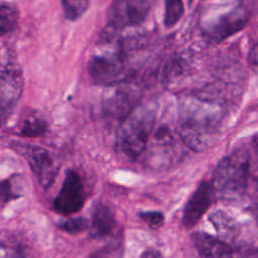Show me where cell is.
Returning <instances> with one entry per match:
<instances>
[{
  "instance_id": "obj_1",
  "label": "cell",
  "mask_w": 258,
  "mask_h": 258,
  "mask_svg": "<svg viewBox=\"0 0 258 258\" xmlns=\"http://www.w3.org/2000/svg\"><path fill=\"white\" fill-rule=\"evenodd\" d=\"M223 115L220 98L206 93L187 96L178 109L179 137L191 150H206L217 138Z\"/></svg>"
},
{
  "instance_id": "obj_2",
  "label": "cell",
  "mask_w": 258,
  "mask_h": 258,
  "mask_svg": "<svg viewBox=\"0 0 258 258\" xmlns=\"http://www.w3.org/2000/svg\"><path fill=\"white\" fill-rule=\"evenodd\" d=\"M156 111L153 103L138 105L120 124L116 144L121 155L134 160L143 153L154 129Z\"/></svg>"
},
{
  "instance_id": "obj_3",
  "label": "cell",
  "mask_w": 258,
  "mask_h": 258,
  "mask_svg": "<svg viewBox=\"0 0 258 258\" xmlns=\"http://www.w3.org/2000/svg\"><path fill=\"white\" fill-rule=\"evenodd\" d=\"M250 156L247 150L237 148L223 157L214 175L215 192L224 200H234L243 195L247 187Z\"/></svg>"
},
{
  "instance_id": "obj_4",
  "label": "cell",
  "mask_w": 258,
  "mask_h": 258,
  "mask_svg": "<svg viewBox=\"0 0 258 258\" xmlns=\"http://www.w3.org/2000/svg\"><path fill=\"white\" fill-rule=\"evenodd\" d=\"M102 101V112L110 122L122 123L138 106L142 96L141 86L131 79L108 86Z\"/></svg>"
},
{
  "instance_id": "obj_5",
  "label": "cell",
  "mask_w": 258,
  "mask_h": 258,
  "mask_svg": "<svg viewBox=\"0 0 258 258\" xmlns=\"http://www.w3.org/2000/svg\"><path fill=\"white\" fill-rule=\"evenodd\" d=\"M10 146L27 161L39 185L47 188L53 183L59 169V163L51 152L38 145L25 142L13 141Z\"/></svg>"
},
{
  "instance_id": "obj_6",
  "label": "cell",
  "mask_w": 258,
  "mask_h": 258,
  "mask_svg": "<svg viewBox=\"0 0 258 258\" xmlns=\"http://www.w3.org/2000/svg\"><path fill=\"white\" fill-rule=\"evenodd\" d=\"M88 72L95 83L112 86L129 78L121 52H106L94 55L88 63Z\"/></svg>"
},
{
  "instance_id": "obj_7",
  "label": "cell",
  "mask_w": 258,
  "mask_h": 258,
  "mask_svg": "<svg viewBox=\"0 0 258 258\" xmlns=\"http://www.w3.org/2000/svg\"><path fill=\"white\" fill-rule=\"evenodd\" d=\"M150 12L148 0H114L109 11V27L116 31L143 23Z\"/></svg>"
},
{
  "instance_id": "obj_8",
  "label": "cell",
  "mask_w": 258,
  "mask_h": 258,
  "mask_svg": "<svg viewBox=\"0 0 258 258\" xmlns=\"http://www.w3.org/2000/svg\"><path fill=\"white\" fill-rule=\"evenodd\" d=\"M23 88V78L21 70L12 61L2 64L1 85H0V105L2 124L10 117Z\"/></svg>"
},
{
  "instance_id": "obj_9",
  "label": "cell",
  "mask_w": 258,
  "mask_h": 258,
  "mask_svg": "<svg viewBox=\"0 0 258 258\" xmlns=\"http://www.w3.org/2000/svg\"><path fill=\"white\" fill-rule=\"evenodd\" d=\"M85 203V188L79 173L68 169L61 187L53 201V209L64 216L76 214Z\"/></svg>"
},
{
  "instance_id": "obj_10",
  "label": "cell",
  "mask_w": 258,
  "mask_h": 258,
  "mask_svg": "<svg viewBox=\"0 0 258 258\" xmlns=\"http://www.w3.org/2000/svg\"><path fill=\"white\" fill-rule=\"evenodd\" d=\"M249 13L241 4L219 15L210 24H207L204 32L211 40L221 41L241 30L247 23Z\"/></svg>"
},
{
  "instance_id": "obj_11",
  "label": "cell",
  "mask_w": 258,
  "mask_h": 258,
  "mask_svg": "<svg viewBox=\"0 0 258 258\" xmlns=\"http://www.w3.org/2000/svg\"><path fill=\"white\" fill-rule=\"evenodd\" d=\"M214 196L215 188L213 182L204 180L199 184L183 209L182 224L185 228H192L200 221L211 207Z\"/></svg>"
},
{
  "instance_id": "obj_12",
  "label": "cell",
  "mask_w": 258,
  "mask_h": 258,
  "mask_svg": "<svg viewBox=\"0 0 258 258\" xmlns=\"http://www.w3.org/2000/svg\"><path fill=\"white\" fill-rule=\"evenodd\" d=\"M191 239L198 252L205 258H236L233 249L222 239L205 232H195Z\"/></svg>"
},
{
  "instance_id": "obj_13",
  "label": "cell",
  "mask_w": 258,
  "mask_h": 258,
  "mask_svg": "<svg viewBox=\"0 0 258 258\" xmlns=\"http://www.w3.org/2000/svg\"><path fill=\"white\" fill-rule=\"evenodd\" d=\"M116 228V219L112 209L103 204L98 203L94 206L91 222L90 234L93 238H106L110 236Z\"/></svg>"
},
{
  "instance_id": "obj_14",
  "label": "cell",
  "mask_w": 258,
  "mask_h": 258,
  "mask_svg": "<svg viewBox=\"0 0 258 258\" xmlns=\"http://www.w3.org/2000/svg\"><path fill=\"white\" fill-rule=\"evenodd\" d=\"M46 129V121L41 116L32 112L22 118L17 130V134L28 138H35L42 136Z\"/></svg>"
},
{
  "instance_id": "obj_15",
  "label": "cell",
  "mask_w": 258,
  "mask_h": 258,
  "mask_svg": "<svg viewBox=\"0 0 258 258\" xmlns=\"http://www.w3.org/2000/svg\"><path fill=\"white\" fill-rule=\"evenodd\" d=\"M1 33L2 35L13 31L18 23L17 9L9 4H2L0 9Z\"/></svg>"
},
{
  "instance_id": "obj_16",
  "label": "cell",
  "mask_w": 258,
  "mask_h": 258,
  "mask_svg": "<svg viewBox=\"0 0 258 258\" xmlns=\"http://www.w3.org/2000/svg\"><path fill=\"white\" fill-rule=\"evenodd\" d=\"M165 12H164V24L166 27H172L175 25L184 12V6L182 0H164Z\"/></svg>"
},
{
  "instance_id": "obj_17",
  "label": "cell",
  "mask_w": 258,
  "mask_h": 258,
  "mask_svg": "<svg viewBox=\"0 0 258 258\" xmlns=\"http://www.w3.org/2000/svg\"><path fill=\"white\" fill-rule=\"evenodd\" d=\"M63 15L69 20L80 18L89 6V0H61Z\"/></svg>"
},
{
  "instance_id": "obj_18",
  "label": "cell",
  "mask_w": 258,
  "mask_h": 258,
  "mask_svg": "<svg viewBox=\"0 0 258 258\" xmlns=\"http://www.w3.org/2000/svg\"><path fill=\"white\" fill-rule=\"evenodd\" d=\"M58 228L66 233L76 235L88 230L90 228V222L84 217H74L61 221L58 224Z\"/></svg>"
},
{
  "instance_id": "obj_19",
  "label": "cell",
  "mask_w": 258,
  "mask_h": 258,
  "mask_svg": "<svg viewBox=\"0 0 258 258\" xmlns=\"http://www.w3.org/2000/svg\"><path fill=\"white\" fill-rule=\"evenodd\" d=\"M153 139L154 146H158L159 148L171 147L174 143L173 133L167 124H160L158 126L154 132Z\"/></svg>"
},
{
  "instance_id": "obj_20",
  "label": "cell",
  "mask_w": 258,
  "mask_h": 258,
  "mask_svg": "<svg viewBox=\"0 0 258 258\" xmlns=\"http://www.w3.org/2000/svg\"><path fill=\"white\" fill-rule=\"evenodd\" d=\"M138 217L152 230L159 229L164 223V216L158 211H145L138 213Z\"/></svg>"
},
{
  "instance_id": "obj_21",
  "label": "cell",
  "mask_w": 258,
  "mask_h": 258,
  "mask_svg": "<svg viewBox=\"0 0 258 258\" xmlns=\"http://www.w3.org/2000/svg\"><path fill=\"white\" fill-rule=\"evenodd\" d=\"M15 180L12 178H6L1 181V205L4 206L6 203L10 202L11 200L17 199L20 195L15 191L16 183Z\"/></svg>"
},
{
  "instance_id": "obj_22",
  "label": "cell",
  "mask_w": 258,
  "mask_h": 258,
  "mask_svg": "<svg viewBox=\"0 0 258 258\" xmlns=\"http://www.w3.org/2000/svg\"><path fill=\"white\" fill-rule=\"evenodd\" d=\"M139 258H162V254L154 248H147L141 253Z\"/></svg>"
},
{
  "instance_id": "obj_23",
  "label": "cell",
  "mask_w": 258,
  "mask_h": 258,
  "mask_svg": "<svg viewBox=\"0 0 258 258\" xmlns=\"http://www.w3.org/2000/svg\"><path fill=\"white\" fill-rule=\"evenodd\" d=\"M249 62L251 66L258 67V43L255 44L249 52Z\"/></svg>"
},
{
  "instance_id": "obj_24",
  "label": "cell",
  "mask_w": 258,
  "mask_h": 258,
  "mask_svg": "<svg viewBox=\"0 0 258 258\" xmlns=\"http://www.w3.org/2000/svg\"><path fill=\"white\" fill-rule=\"evenodd\" d=\"M257 154H258V142H257Z\"/></svg>"
}]
</instances>
